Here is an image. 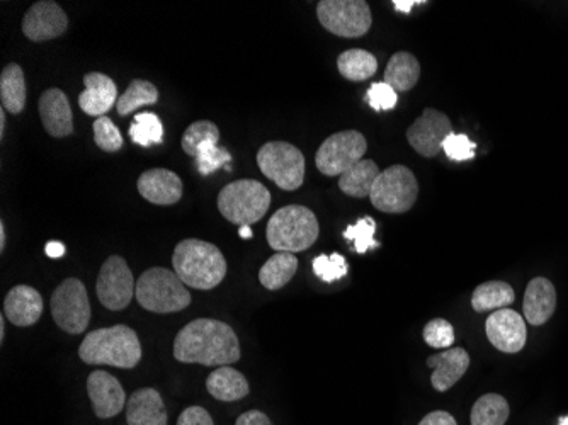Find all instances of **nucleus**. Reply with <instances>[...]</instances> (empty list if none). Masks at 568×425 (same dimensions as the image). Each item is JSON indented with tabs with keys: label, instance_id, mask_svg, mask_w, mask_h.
<instances>
[{
	"label": "nucleus",
	"instance_id": "1",
	"mask_svg": "<svg viewBox=\"0 0 568 425\" xmlns=\"http://www.w3.org/2000/svg\"><path fill=\"white\" fill-rule=\"evenodd\" d=\"M174 357L179 363L228 366L240 359L239 339L228 323L198 318L177 334Z\"/></svg>",
	"mask_w": 568,
	"mask_h": 425
},
{
	"label": "nucleus",
	"instance_id": "2",
	"mask_svg": "<svg viewBox=\"0 0 568 425\" xmlns=\"http://www.w3.org/2000/svg\"><path fill=\"white\" fill-rule=\"evenodd\" d=\"M172 264L182 283L201 291L216 288L227 276L222 250L199 238L182 240L174 250Z\"/></svg>",
	"mask_w": 568,
	"mask_h": 425
},
{
	"label": "nucleus",
	"instance_id": "3",
	"mask_svg": "<svg viewBox=\"0 0 568 425\" xmlns=\"http://www.w3.org/2000/svg\"><path fill=\"white\" fill-rule=\"evenodd\" d=\"M79 356L86 364L133 369L142 359V344L135 330L126 325H114L87 334L80 344Z\"/></svg>",
	"mask_w": 568,
	"mask_h": 425
},
{
	"label": "nucleus",
	"instance_id": "4",
	"mask_svg": "<svg viewBox=\"0 0 568 425\" xmlns=\"http://www.w3.org/2000/svg\"><path fill=\"white\" fill-rule=\"evenodd\" d=\"M317 216L310 208L291 204L276 211L267 223V244L278 252H303L310 249L319 238Z\"/></svg>",
	"mask_w": 568,
	"mask_h": 425
},
{
	"label": "nucleus",
	"instance_id": "5",
	"mask_svg": "<svg viewBox=\"0 0 568 425\" xmlns=\"http://www.w3.org/2000/svg\"><path fill=\"white\" fill-rule=\"evenodd\" d=\"M138 303L148 312L176 313L191 305L186 284L176 272L169 271L165 267H152L143 272L137 281Z\"/></svg>",
	"mask_w": 568,
	"mask_h": 425
},
{
	"label": "nucleus",
	"instance_id": "6",
	"mask_svg": "<svg viewBox=\"0 0 568 425\" xmlns=\"http://www.w3.org/2000/svg\"><path fill=\"white\" fill-rule=\"evenodd\" d=\"M271 206V193L254 179L230 182L218 194V210L235 225H252L262 220Z\"/></svg>",
	"mask_w": 568,
	"mask_h": 425
},
{
	"label": "nucleus",
	"instance_id": "7",
	"mask_svg": "<svg viewBox=\"0 0 568 425\" xmlns=\"http://www.w3.org/2000/svg\"><path fill=\"white\" fill-rule=\"evenodd\" d=\"M419 196V182L405 165H392L381 170L371 189L370 199L376 210L400 215L414 206Z\"/></svg>",
	"mask_w": 568,
	"mask_h": 425
},
{
	"label": "nucleus",
	"instance_id": "8",
	"mask_svg": "<svg viewBox=\"0 0 568 425\" xmlns=\"http://www.w3.org/2000/svg\"><path fill=\"white\" fill-rule=\"evenodd\" d=\"M262 174L283 191H296L305 181V155L288 142H269L257 152Z\"/></svg>",
	"mask_w": 568,
	"mask_h": 425
},
{
	"label": "nucleus",
	"instance_id": "9",
	"mask_svg": "<svg viewBox=\"0 0 568 425\" xmlns=\"http://www.w3.org/2000/svg\"><path fill=\"white\" fill-rule=\"evenodd\" d=\"M317 16L327 31L341 38H361L373 24L370 6L364 0H322Z\"/></svg>",
	"mask_w": 568,
	"mask_h": 425
},
{
	"label": "nucleus",
	"instance_id": "10",
	"mask_svg": "<svg viewBox=\"0 0 568 425\" xmlns=\"http://www.w3.org/2000/svg\"><path fill=\"white\" fill-rule=\"evenodd\" d=\"M52 317L60 329L82 334L91 322V301L79 279H65L52 295Z\"/></svg>",
	"mask_w": 568,
	"mask_h": 425
},
{
	"label": "nucleus",
	"instance_id": "11",
	"mask_svg": "<svg viewBox=\"0 0 568 425\" xmlns=\"http://www.w3.org/2000/svg\"><path fill=\"white\" fill-rule=\"evenodd\" d=\"M366 150L368 142L363 133L356 130L339 131L320 145L319 152L315 155V164L324 176L341 177L364 159Z\"/></svg>",
	"mask_w": 568,
	"mask_h": 425
},
{
	"label": "nucleus",
	"instance_id": "12",
	"mask_svg": "<svg viewBox=\"0 0 568 425\" xmlns=\"http://www.w3.org/2000/svg\"><path fill=\"white\" fill-rule=\"evenodd\" d=\"M97 298L108 310H125L137 293V283L131 269L120 255H111L104 262L96 284Z\"/></svg>",
	"mask_w": 568,
	"mask_h": 425
},
{
	"label": "nucleus",
	"instance_id": "13",
	"mask_svg": "<svg viewBox=\"0 0 568 425\" xmlns=\"http://www.w3.org/2000/svg\"><path fill=\"white\" fill-rule=\"evenodd\" d=\"M453 133V126L446 114L427 108L421 118L415 119L407 130L410 147L422 157H436L443 150V143Z\"/></svg>",
	"mask_w": 568,
	"mask_h": 425
},
{
	"label": "nucleus",
	"instance_id": "14",
	"mask_svg": "<svg viewBox=\"0 0 568 425\" xmlns=\"http://www.w3.org/2000/svg\"><path fill=\"white\" fill-rule=\"evenodd\" d=\"M69 28V19L62 7L52 0H41L29 7L24 14L23 33L35 43L60 38Z\"/></svg>",
	"mask_w": 568,
	"mask_h": 425
},
{
	"label": "nucleus",
	"instance_id": "15",
	"mask_svg": "<svg viewBox=\"0 0 568 425\" xmlns=\"http://www.w3.org/2000/svg\"><path fill=\"white\" fill-rule=\"evenodd\" d=\"M485 332L492 346L506 354L521 351L528 337L526 320L511 308H502L492 313L485 323Z\"/></svg>",
	"mask_w": 568,
	"mask_h": 425
},
{
	"label": "nucleus",
	"instance_id": "16",
	"mask_svg": "<svg viewBox=\"0 0 568 425\" xmlns=\"http://www.w3.org/2000/svg\"><path fill=\"white\" fill-rule=\"evenodd\" d=\"M87 393L91 398L94 414L99 419H111L120 414L126 405V395L120 381L106 371H94L87 378Z\"/></svg>",
	"mask_w": 568,
	"mask_h": 425
},
{
	"label": "nucleus",
	"instance_id": "17",
	"mask_svg": "<svg viewBox=\"0 0 568 425\" xmlns=\"http://www.w3.org/2000/svg\"><path fill=\"white\" fill-rule=\"evenodd\" d=\"M41 123L48 135L65 138L74 133V116L70 108L69 97L60 89H48L40 97Z\"/></svg>",
	"mask_w": 568,
	"mask_h": 425
},
{
	"label": "nucleus",
	"instance_id": "18",
	"mask_svg": "<svg viewBox=\"0 0 568 425\" xmlns=\"http://www.w3.org/2000/svg\"><path fill=\"white\" fill-rule=\"evenodd\" d=\"M138 193L148 203L171 206L181 201L182 181L176 172L167 169H150L138 179Z\"/></svg>",
	"mask_w": 568,
	"mask_h": 425
},
{
	"label": "nucleus",
	"instance_id": "19",
	"mask_svg": "<svg viewBox=\"0 0 568 425\" xmlns=\"http://www.w3.org/2000/svg\"><path fill=\"white\" fill-rule=\"evenodd\" d=\"M86 89L79 96V106L89 116L101 118L118 102V89L111 77L101 72H91L84 77Z\"/></svg>",
	"mask_w": 568,
	"mask_h": 425
},
{
	"label": "nucleus",
	"instance_id": "20",
	"mask_svg": "<svg viewBox=\"0 0 568 425\" xmlns=\"http://www.w3.org/2000/svg\"><path fill=\"white\" fill-rule=\"evenodd\" d=\"M4 315L16 327H31L43 315V298L31 286H16L4 300Z\"/></svg>",
	"mask_w": 568,
	"mask_h": 425
},
{
	"label": "nucleus",
	"instance_id": "21",
	"mask_svg": "<svg viewBox=\"0 0 568 425\" xmlns=\"http://www.w3.org/2000/svg\"><path fill=\"white\" fill-rule=\"evenodd\" d=\"M427 366L434 368L431 376L432 386L438 391H448L463 378L470 366V356L461 347H451L441 354L429 357Z\"/></svg>",
	"mask_w": 568,
	"mask_h": 425
},
{
	"label": "nucleus",
	"instance_id": "22",
	"mask_svg": "<svg viewBox=\"0 0 568 425\" xmlns=\"http://www.w3.org/2000/svg\"><path fill=\"white\" fill-rule=\"evenodd\" d=\"M557 308V291L546 278H534L524 293V320L531 325H543Z\"/></svg>",
	"mask_w": 568,
	"mask_h": 425
},
{
	"label": "nucleus",
	"instance_id": "23",
	"mask_svg": "<svg viewBox=\"0 0 568 425\" xmlns=\"http://www.w3.org/2000/svg\"><path fill=\"white\" fill-rule=\"evenodd\" d=\"M128 425H167V410L160 393L154 388H142L126 403Z\"/></svg>",
	"mask_w": 568,
	"mask_h": 425
},
{
	"label": "nucleus",
	"instance_id": "24",
	"mask_svg": "<svg viewBox=\"0 0 568 425\" xmlns=\"http://www.w3.org/2000/svg\"><path fill=\"white\" fill-rule=\"evenodd\" d=\"M206 390L220 402H235L249 395V383L244 374L230 366H220L208 376Z\"/></svg>",
	"mask_w": 568,
	"mask_h": 425
},
{
	"label": "nucleus",
	"instance_id": "25",
	"mask_svg": "<svg viewBox=\"0 0 568 425\" xmlns=\"http://www.w3.org/2000/svg\"><path fill=\"white\" fill-rule=\"evenodd\" d=\"M419 77V60L409 51H398L388 62L383 82L390 85L395 92H409L419 82Z\"/></svg>",
	"mask_w": 568,
	"mask_h": 425
},
{
	"label": "nucleus",
	"instance_id": "26",
	"mask_svg": "<svg viewBox=\"0 0 568 425\" xmlns=\"http://www.w3.org/2000/svg\"><path fill=\"white\" fill-rule=\"evenodd\" d=\"M380 172L375 160L363 159L339 177V187L351 198H370Z\"/></svg>",
	"mask_w": 568,
	"mask_h": 425
},
{
	"label": "nucleus",
	"instance_id": "27",
	"mask_svg": "<svg viewBox=\"0 0 568 425\" xmlns=\"http://www.w3.org/2000/svg\"><path fill=\"white\" fill-rule=\"evenodd\" d=\"M0 101L11 114H21L26 106V80L18 63H9L0 75Z\"/></svg>",
	"mask_w": 568,
	"mask_h": 425
},
{
	"label": "nucleus",
	"instance_id": "28",
	"mask_svg": "<svg viewBox=\"0 0 568 425\" xmlns=\"http://www.w3.org/2000/svg\"><path fill=\"white\" fill-rule=\"evenodd\" d=\"M298 269V259L290 252H278L261 267L259 281L269 291H278L290 283Z\"/></svg>",
	"mask_w": 568,
	"mask_h": 425
},
{
	"label": "nucleus",
	"instance_id": "29",
	"mask_svg": "<svg viewBox=\"0 0 568 425\" xmlns=\"http://www.w3.org/2000/svg\"><path fill=\"white\" fill-rule=\"evenodd\" d=\"M516 300V293L509 284L504 281H489L483 283L473 291V310L478 313L490 312V310H502L507 305H512Z\"/></svg>",
	"mask_w": 568,
	"mask_h": 425
},
{
	"label": "nucleus",
	"instance_id": "30",
	"mask_svg": "<svg viewBox=\"0 0 568 425\" xmlns=\"http://www.w3.org/2000/svg\"><path fill=\"white\" fill-rule=\"evenodd\" d=\"M337 68L342 77L351 82H363L370 79L378 70V60L375 55L366 50H347L337 60Z\"/></svg>",
	"mask_w": 568,
	"mask_h": 425
},
{
	"label": "nucleus",
	"instance_id": "31",
	"mask_svg": "<svg viewBox=\"0 0 568 425\" xmlns=\"http://www.w3.org/2000/svg\"><path fill=\"white\" fill-rule=\"evenodd\" d=\"M157 101H159L157 87L147 80L135 79L128 85L125 94L120 96L116 102V108L121 116H128V114L135 113L137 109L150 106Z\"/></svg>",
	"mask_w": 568,
	"mask_h": 425
},
{
	"label": "nucleus",
	"instance_id": "32",
	"mask_svg": "<svg viewBox=\"0 0 568 425\" xmlns=\"http://www.w3.org/2000/svg\"><path fill=\"white\" fill-rule=\"evenodd\" d=\"M509 419V403L506 398L489 393L478 398L473 405L472 425H504Z\"/></svg>",
	"mask_w": 568,
	"mask_h": 425
},
{
	"label": "nucleus",
	"instance_id": "33",
	"mask_svg": "<svg viewBox=\"0 0 568 425\" xmlns=\"http://www.w3.org/2000/svg\"><path fill=\"white\" fill-rule=\"evenodd\" d=\"M130 138L140 147L159 145L164 140V126L155 113H138L130 126Z\"/></svg>",
	"mask_w": 568,
	"mask_h": 425
},
{
	"label": "nucleus",
	"instance_id": "34",
	"mask_svg": "<svg viewBox=\"0 0 568 425\" xmlns=\"http://www.w3.org/2000/svg\"><path fill=\"white\" fill-rule=\"evenodd\" d=\"M220 140V130L215 123L211 121H196L193 125L189 126L188 130L184 131L182 135L181 145L182 150L196 159L198 150L203 143L216 142Z\"/></svg>",
	"mask_w": 568,
	"mask_h": 425
},
{
	"label": "nucleus",
	"instance_id": "35",
	"mask_svg": "<svg viewBox=\"0 0 568 425\" xmlns=\"http://www.w3.org/2000/svg\"><path fill=\"white\" fill-rule=\"evenodd\" d=\"M230 160H232V155L225 148L218 147L216 142L203 143L196 155V165H198L201 176H210L223 165L228 167Z\"/></svg>",
	"mask_w": 568,
	"mask_h": 425
},
{
	"label": "nucleus",
	"instance_id": "36",
	"mask_svg": "<svg viewBox=\"0 0 568 425\" xmlns=\"http://www.w3.org/2000/svg\"><path fill=\"white\" fill-rule=\"evenodd\" d=\"M94 142L104 152H120L123 148V136L108 116H101L94 123Z\"/></svg>",
	"mask_w": 568,
	"mask_h": 425
},
{
	"label": "nucleus",
	"instance_id": "37",
	"mask_svg": "<svg viewBox=\"0 0 568 425\" xmlns=\"http://www.w3.org/2000/svg\"><path fill=\"white\" fill-rule=\"evenodd\" d=\"M375 220L366 216V218H361V220L353 225V227H347L346 232H344V237L349 240V242H354L356 245V252L359 254H364L370 249H376L378 247V242L375 240Z\"/></svg>",
	"mask_w": 568,
	"mask_h": 425
},
{
	"label": "nucleus",
	"instance_id": "38",
	"mask_svg": "<svg viewBox=\"0 0 568 425\" xmlns=\"http://www.w3.org/2000/svg\"><path fill=\"white\" fill-rule=\"evenodd\" d=\"M313 272L324 283H334L347 274V262L341 254L319 255L313 259Z\"/></svg>",
	"mask_w": 568,
	"mask_h": 425
},
{
	"label": "nucleus",
	"instance_id": "39",
	"mask_svg": "<svg viewBox=\"0 0 568 425\" xmlns=\"http://www.w3.org/2000/svg\"><path fill=\"white\" fill-rule=\"evenodd\" d=\"M424 340L434 349H449L455 342V329L444 318H434L424 327Z\"/></svg>",
	"mask_w": 568,
	"mask_h": 425
},
{
	"label": "nucleus",
	"instance_id": "40",
	"mask_svg": "<svg viewBox=\"0 0 568 425\" xmlns=\"http://www.w3.org/2000/svg\"><path fill=\"white\" fill-rule=\"evenodd\" d=\"M443 150L449 159L456 160V162H466L475 157V143L463 135V133H451V135L444 140Z\"/></svg>",
	"mask_w": 568,
	"mask_h": 425
},
{
	"label": "nucleus",
	"instance_id": "41",
	"mask_svg": "<svg viewBox=\"0 0 568 425\" xmlns=\"http://www.w3.org/2000/svg\"><path fill=\"white\" fill-rule=\"evenodd\" d=\"M368 102L375 111H390L397 106V92L385 82H376L368 89Z\"/></svg>",
	"mask_w": 568,
	"mask_h": 425
},
{
	"label": "nucleus",
	"instance_id": "42",
	"mask_svg": "<svg viewBox=\"0 0 568 425\" xmlns=\"http://www.w3.org/2000/svg\"><path fill=\"white\" fill-rule=\"evenodd\" d=\"M177 425H213V419L205 408L189 407L182 412Z\"/></svg>",
	"mask_w": 568,
	"mask_h": 425
},
{
	"label": "nucleus",
	"instance_id": "43",
	"mask_svg": "<svg viewBox=\"0 0 568 425\" xmlns=\"http://www.w3.org/2000/svg\"><path fill=\"white\" fill-rule=\"evenodd\" d=\"M235 425H273L271 420L267 419L266 414H262L259 410H250L240 415Z\"/></svg>",
	"mask_w": 568,
	"mask_h": 425
},
{
	"label": "nucleus",
	"instance_id": "44",
	"mask_svg": "<svg viewBox=\"0 0 568 425\" xmlns=\"http://www.w3.org/2000/svg\"><path fill=\"white\" fill-rule=\"evenodd\" d=\"M419 425H458L456 424L455 417L453 415L446 414V412H432V414L426 415L422 419Z\"/></svg>",
	"mask_w": 568,
	"mask_h": 425
},
{
	"label": "nucleus",
	"instance_id": "45",
	"mask_svg": "<svg viewBox=\"0 0 568 425\" xmlns=\"http://www.w3.org/2000/svg\"><path fill=\"white\" fill-rule=\"evenodd\" d=\"M46 255H48V257H52V259H60V257H63V255H65V245L62 244V242H48V244H46Z\"/></svg>",
	"mask_w": 568,
	"mask_h": 425
},
{
	"label": "nucleus",
	"instance_id": "46",
	"mask_svg": "<svg viewBox=\"0 0 568 425\" xmlns=\"http://www.w3.org/2000/svg\"><path fill=\"white\" fill-rule=\"evenodd\" d=\"M417 4H421V2H417V0H393L395 11L404 12V14H409L412 7L417 6Z\"/></svg>",
	"mask_w": 568,
	"mask_h": 425
},
{
	"label": "nucleus",
	"instance_id": "47",
	"mask_svg": "<svg viewBox=\"0 0 568 425\" xmlns=\"http://www.w3.org/2000/svg\"><path fill=\"white\" fill-rule=\"evenodd\" d=\"M239 235L240 237L245 238V240H249V238H252L254 233H252L250 225H242V227L239 228Z\"/></svg>",
	"mask_w": 568,
	"mask_h": 425
},
{
	"label": "nucleus",
	"instance_id": "48",
	"mask_svg": "<svg viewBox=\"0 0 568 425\" xmlns=\"http://www.w3.org/2000/svg\"><path fill=\"white\" fill-rule=\"evenodd\" d=\"M6 227H4V223H0V250L4 252L6 249Z\"/></svg>",
	"mask_w": 568,
	"mask_h": 425
},
{
	"label": "nucleus",
	"instance_id": "49",
	"mask_svg": "<svg viewBox=\"0 0 568 425\" xmlns=\"http://www.w3.org/2000/svg\"><path fill=\"white\" fill-rule=\"evenodd\" d=\"M6 131V109H0V136H4Z\"/></svg>",
	"mask_w": 568,
	"mask_h": 425
},
{
	"label": "nucleus",
	"instance_id": "50",
	"mask_svg": "<svg viewBox=\"0 0 568 425\" xmlns=\"http://www.w3.org/2000/svg\"><path fill=\"white\" fill-rule=\"evenodd\" d=\"M4 335H6V315L0 318V340L4 342Z\"/></svg>",
	"mask_w": 568,
	"mask_h": 425
},
{
	"label": "nucleus",
	"instance_id": "51",
	"mask_svg": "<svg viewBox=\"0 0 568 425\" xmlns=\"http://www.w3.org/2000/svg\"><path fill=\"white\" fill-rule=\"evenodd\" d=\"M558 425H568V415H565V417H560V420H558Z\"/></svg>",
	"mask_w": 568,
	"mask_h": 425
}]
</instances>
